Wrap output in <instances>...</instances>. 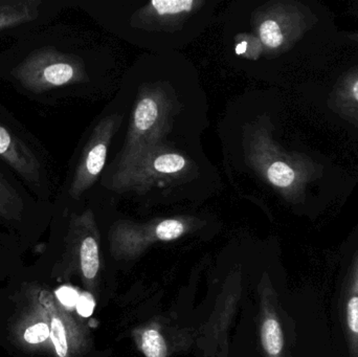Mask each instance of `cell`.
<instances>
[{"label":"cell","instance_id":"cell-1","mask_svg":"<svg viewBox=\"0 0 358 357\" xmlns=\"http://www.w3.org/2000/svg\"><path fill=\"white\" fill-rule=\"evenodd\" d=\"M243 147L250 167L287 203H303L309 184L323 176V165L304 153L285 150L273 140L268 119L248 126Z\"/></svg>","mask_w":358,"mask_h":357},{"label":"cell","instance_id":"cell-2","mask_svg":"<svg viewBox=\"0 0 358 357\" xmlns=\"http://www.w3.org/2000/svg\"><path fill=\"white\" fill-rule=\"evenodd\" d=\"M192 169L189 159L164 140L149 143L122 152L109 188L117 192H146L157 182L185 177Z\"/></svg>","mask_w":358,"mask_h":357},{"label":"cell","instance_id":"cell-3","mask_svg":"<svg viewBox=\"0 0 358 357\" xmlns=\"http://www.w3.org/2000/svg\"><path fill=\"white\" fill-rule=\"evenodd\" d=\"M255 35L260 39L263 54L280 56L289 52L319 22V17L302 2L269 1L252 15Z\"/></svg>","mask_w":358,"mask_h":357},{"label":"cell","instance_id":"cell-4","mask_svg":"<svg viewBox=\"0 0 358 357\" xmlns=\"http://www.w3.org/2000/svg\"><path fill=\"white\" fill-rule=\"evenodd\" d=\"M176 102L161 85L143 86L134 105L123 152L164 140L171 129Z\"/></svg>","mask_w":358,"mask_h":357},{"label":"cell","instance_id":"cell-5","mask_svg":"<svg viewBox=\"0 0 358 357\" xmlns=\"http://www.w3.org/2000/svg\"><path fill=\"white\" fill-rule=\"evenodd\" d=\"M14 77L29 92H43L85 79L83 65L78 59L54 48L31 52L14 69Z\"/></svg>","mask_w":358,"mask_h":357},{"label":"cell","instance_id":"cell-6","mask_svg":"<svg viewBox=\"0 0 358 357\" xmlns=\"http://www.w3.org/2000/svg\"><path fill=\"white\" fill-rule=\"evenodd\" d=\"M122 115H108L103 117L92 131L78 163L71 182L69 194L79 199L88 189L94 186L106 163L107 152L115 132L121 125Z\"/></svg>","mask_w":358,"mask_h":357},{"label":"cell","instance_id":"cell-7","mask_svg":"<svg viewBox=\"0 0 358 357\" xmlns=\"http://www.w3.org/2000/svg\"><path fill=\"white\" fill-rule=\"evenodd\" d=\"M189 226V220L182 218L155 220L144 226L119 221L111 228V247L120 254H136L157 241L180 238L187 232Z\"/></svg>","mask_w":358,"mask_h":357},{"label":"cell","instance_id":"cell-8","mask_svg":"<svg viewBox=\"0 0 358 357\" xmlns=\"http://www.w3.org/2000/svg\"><path fill=\"white\" fill-rule=\"evenodd\" d=\"M36 299L48 314L50 325V342L56 357L81 356L87 346L85 328L48 291L42 289Z\"/></svg>","mask_w":358,"mask_h":357},{"label":"cell","instance_id":"cell-9","mask_svg":"<svg viewBox=\"0 0 358 357\" xmlns=\"http://www.w3.org/2000/svg\"><path fill=\"white\" fill-rule=\"evenodd\" d=\"M203 4L202 0H153L134 13L131 22L141 29L173 31Z\"/></svg>","mask_w":358,"mask_h":357},{"label":"cell","instance_id":"cell-10","mask_svg":"<svg viewBox=\"0 0 358 357\" xmlns=\"http://www.w3.org/2000/svg\"><path fill=\"white\" fill-rule=\"evenodd\" d=\"M0 157L29 186L40 188L43 167L35 151L17 134L0 124Z\"/></svg>","mask_w":358,"mask_h":357},{"label":"cell","instance_id":"cell-11","mask_svg":"<svg viewBox=\"0 0 358 357\" xmlns=\"http://www.w3.org/2000/svg\"><path fill=\"white\" fill-rule=\"evenodd\" d=\"M71 236L77 247L80 268L85 283L94 282L100 268L98 230L90 210L71 220Z\"/></svg>","mask_w":358,"mask_h":357},{"label":"cell","instance_id":"cell-12","mask_svg":"<svg viewBox=\"0 0 358 357\" xmlns=\"http://www.w3.org/2000/svg\"><path fill=\"white\" fill-rule=\"evenodd\" d=\"M340 319L349 357H358V247L341 293Z\"/></svg>","mask_w":358,"mask_h":357},{"label":"cell","instance_id":"cell-13","mask_svg":"<svg viewBox=\"0 0 358 357\" xmlns=\"http://www.w3.org/2000/svg\"><path fill=\"white\" fill-rule=\"evenodd\" d=\"M262 300L261 344L266 357H287L285 329L275 293L266 287Z\"/></svg>","mask_w":358,"mask_h":357},{"label":"cell","instance_id":"cell-14","mask_svg":"<svg viewBox=\"0 0 358 357\" xmlns=\"http://www.w3.org/2000/svg\"><path fill=\"white\" fill-rule=\"evenodd\" d=\"M328 106L338 117L358 128V65L338 78L330 92Z\"/></svg>","mask_w":358,"mask_h":357},{"label":"cell","instance_id":"cell-15","mask_svg":"<svg viewBox=\"0 0 358 357\" xmlns=\"http://www.w3.org/2000/svg\"><path fill=\"white\" fill-rule=\"evenodd\" d=\"M31 306V314L19 323L16 329L17 337L25 345L39 346L46 343L48 340L50 341V320L37 299Z\"/></svg>","mask_w":358,"mask_h":357},{"label":"cell","instance_id":"cell-16","mask_svg":"<svg viewBox=\"0 0 358 357\" xmlns=\"http://www.w3.org/2000/svg\"><path fill=\"white\" fill-rule=\"evenodd\" d=\"M40 4L38 0H0V29L31 22Z\"/></svg>","mask_w":358,"mask_h":357},{"label":"cell","instance_id":"cell-17","mask_svg":"<svg viewBox=\"0 0 358 357\" xmlns=\"http://www.w3.org/2000/svg\"><path fill=\"white\" fill-rule=\"evenodd\" d=\"M22 210L20 195L0 172V216L4 219H18Z\"/></svg>","mask_w":358,"mask_h":357},{"label":"cell","instance_id":"cell-18","mask_svg":"<svg viewBox=\"0 0 358 357\" xmlns=\"http://www.w3.org/2000/svg\"><path fill=\"white\" fill-rule=\"evenodd\" d=\"M138 345L146 357L168 356L167 344L157 329H145L138 340Z\"/></svg>","mask_w":358,"mask_h":357},{"label":"cell","instance_id":"cell-19","mask_svg":"<svg viewBox=\"0 0 358 357\" xmlns=\"http://www.w3.org/2000/svg\"><path fill=\"white\" fill-rule=\"evenodd\" d=\"M243 38L244 40H241L237 45L238 54L256 60L261 54H263V46L260 39L256 35H246Z\"/></svg>","mask_w":358,"mask_h":357},{"label":"cell","instance_id":"cell-20","mask_svg":"<svg viewBox=\"0 0 358 357\" xmlns=\"http://www.w3.org/2000/svg\"><path fill=\"white\" fill-rule=\"evenodd\" d=\"M80 295L81 293H79V291L73 289V287L62 286L57 289L56 293H55V298L60 305H62L66 309L71 310L77 306Z\"/></svg>","mask_w":358,"mask_h":357},{"label":"cell","instance_id":"cell-21","mask_svg":"<svg viewBox=\"0 0 358 357\" xmlns=\"http://www.w3.org/2000/svg\"><path fill=\"white\" fill-rule=\"evenodd\" d=\"M94 307H96V302L92 295L90 293H83L80 295L79 301L76 306L78 314H80L82 318H90L94 314Z\"/></svg>","mask_w":358,"mask_h":357},{"label":"cell","instance_id":"cell-22","mask_svg":"<svg viewBox=\"0 0 358 357\" xmlns=\"http://www.w3.org/2000/svg\"><path fill=\"white\" fill-rule=\"evenodd\" d=\"M346 36L350 41L358 43V31H351V33L347 34Z\"/></svg>","mask_w":358,"mask_h":357}]
</instances>
